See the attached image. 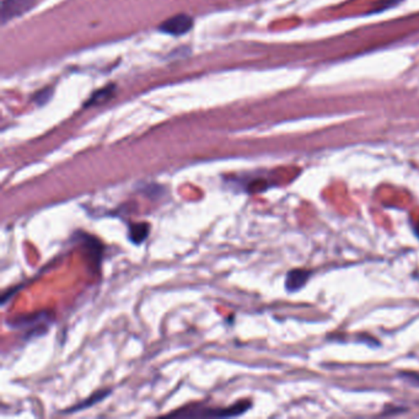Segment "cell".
Returning a JSON list of instances; mask_svg holds the SVG:
<instances>
[{
	"instance_id": "obj_6",
	"label": "cell",
	"mask_w": 419,
	"mask_h": 419,
	"mask_svg": "<svg viewBox=\"0 0 419 419\" xmlns=\"http://www.w3.org/2000/svg\"><path fill=\"white\" fill-rule=\"evenodd\" d=\"M111 392H112L111 389L95 391L90 397H88L84 401L76 403V405H74L72 407L67 408L65 411H63L62 414L76 413V412H80V411H85L88 408L92 407V406H95L97 403L102 402L106 397L111 395Z\"/></svg>"
},
{
	"instance_id": "obj_9",
	"label": "cell",
	"mask_w": 419,
	"mask_h": 419,
	"mask_svg": "<svg viewBox=\"0 0 419 419\" xmlns=\"http://www.w3.org/2000/svg\"><path fill=\"white\" fill-rule=\"evenodd\" d=\"M150 225L145 221L141 223H130L128 224V238L130 243L134 245H141L149 236Z\"/></svg>"
},
{
	"instance_id": "obj_11",
	"label": "cell",
	"mask_w": 419,
	"mask_h": 419,
	"mask_svg": "<svg viewBox=\"0 0 419 419\" xmlns=\"http://www.w3.org/2000/svg\"><path fill=\"white\" fill-rule=\"evenodd\" d=\"M52 90L51 89H45V90H41L34 95V100L39 106H43L47 102L50 101L51 99Z\"/></svg>"
},
{
	"instance_id": "obj_5",
	"label": "cell",
	"mask_w": 419,
	"mask_h": 419,
	"mask_svg": "<svg viewBox=\"0 0 419 419\" xmlns=\"http://www.w3.org/2000/svg\"><path fill=\"white\" fill-rule=\"evenodd\" d=\"M74 236L76 238V241L83 243L86 249L90 252V258L94 260V263L100 265L102 260V255H103V246H102L101 243L96 238L88 235V234H84L83 232H75Z\"/></svg>"
},
{
	"instance_id": "obj_7",
	"label": "cell",
	"mask_w": 419,
	"mask_h": 419,
	"mask_svg": "<svg viewBox=\"0 0 419 419\" xmlns=\"http://www.w3.org/2000/svg\"><path fill=\"white\" fill-rule=\"evenodd\" d=\"M311 276L310 271L306 269H293L289 271L285 277V289L289 293H296L303 289Z\"/></svg>"
},
{
	"instance_id": "obj_1",
	"label": "cell",
	"mask_w": 419,
	"mask_h": 419,
	"mask_svg": "<svg viewBox=\"0 0 419 419\" xmlns=\"http://www.w3.org/2000/svg\"><path fill=\"white\" fill-rule=\"evenodd\" d=\"M53 323L54 318L52 312L37 311L8 320L6 325L14 331H21L23 340H30L45 336Z\"/></svg>"
},
{
	"instance_id": "obj_4",
	"label": "cell",
	"mask_w": 419,
	"mask_h": 419,
	"mask_svg": "<svg viewBox=\"0 0 419 419\" xmlns=\"http://www.w3.org/2000/svg\"><path fill=\"white\" fill-rule=\"evenodd\" d=\"M193 25H194L193 17L182 12L166 19L164 23H160L158 30L160 32L170 36H183L193 29Z\"/></svg>"
},
{
	"instance_id": "obj_3",
	"label": "cell",
	"mask_w": 419,
	"mask_h": 419,
	"mask_svg": "<svg viewBox=\"0 0 419 419\" xmlns=\"http://www.w3.org/2000/svg\"><path fill=\"white\" fill-rule=\"evenodd\" d=\"M39 0H3L0 6V20L1 23L12 21L17 17H23L37 6Z\"/></svg>"
},
{
	"instance_id": "obj_8",
	"label": "cell",
	"mask_w": 419,
	"mask_h": 419,
	"mask_svg": "<svg viewBox=\"0 0 419 419\" xmlns=\"http://www.w3.org/2000/svg\"><path fill=\"white\" fill-rule=\"evenodd\" d=\"M114 94H116V85L114 84L103 86L101 89L94 91L91 94V96L86 101L85 108L101 106L103 103L111 101V99L114 96Z\"/></svg>"
},
{
	"instance_id": "obj_10",
	"label": "cell",
	"mask_w": 419,
	"mask_h": 419,
	"mask_svg": "<svg viewBox=\"0 0 419 419\" xmlns=\"http://www.w3.org/2000/svg\"><path fill=\"white\" fill-rule=\"evenodd\" d=\"M139 191L142 194H145L152 199H159L165 194V188L156 183H145L143 186H139Z\"/></svg>"
},
{
	"instance_id": "obj_2",
	"label": "cell",
	"mask_w": 419,
	"mask_h": 419,
	"mask_svg": "<svg viewBox=\"0 0 419 419\" xmlns=\"http://www.w3.org/2000/svg\"><path fill=\"white\" fill-rule=\"evenodd\" d=\"M252 407V403L249 401H240L234 403L229 407H204L192 408L187 411H178L170 413V416H178V417H198V418H232V417H238L243 416Z\"/></svg>"
},
{
	"instance_id": "obj_12",
	"label": "cell",
	"mask_w": 419,
	"mask_h": 419,
	"mask_svg": "<svg viewBox=\"0 0 419 419\" xmlns=\"http://www.w3.org/2000/svg\"><path fill=\"white\" fill-rule=\"evenodd\" d=\"M401 376H403V378H406L408 381H411V382H414V384H417V385H419L418 374H414V373H402V374H401Z\"/></svg>"
}]
</instances>
